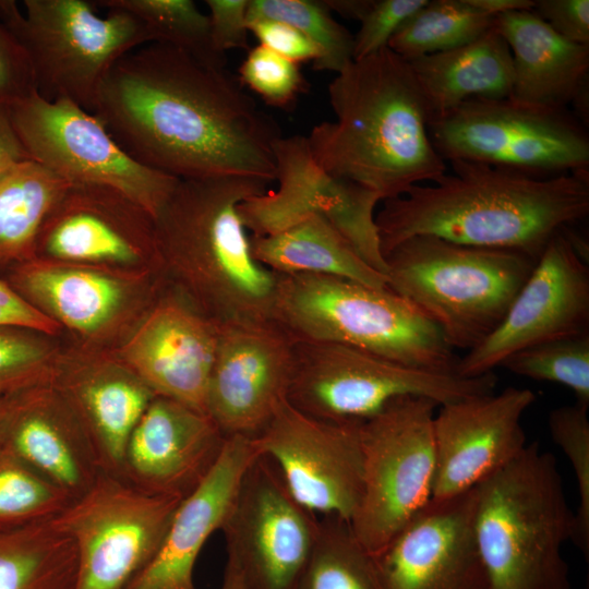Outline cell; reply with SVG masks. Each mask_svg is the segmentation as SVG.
Instances as JSON below:
<instances>
[{
	"label": "cell",
	"mask_w": 589,
	"mask_h": 589,
	"mask_svg": "<svg viewBox=\"0 0 589 589\" xmlns=\"http://www.w3.org/2000/svg\"><path fill=\"white\" fill-rule=\"evenodd\" d=\"M93 113L122 149L178 179L275 180L280 130L226 68L149 43L122 56Z\"/></svg>",
	"instance_id": "6da1fadb"
},
{
	"label": "cell",
	"mask_w": 589,
	"mask_h": 589,
	"mask_svg": "<svg viewBox=\"0 0 589 589\" xmlns=\"http://www.w3.org/2000/svg\"><path fill=\"white\" fill-rule=\"evenodd\" d=\"M449 164L452 175L383 201L375 221L384 257L408 238L432 236L538 261L554 237L589 214V171L536 177L473 161Z\"/></svg>",
	"instance_id": "7a4b0ae2"
},
{
	"label": "cell",
	"mask_w": 589,
	"mask_h": 589,
	"mask_svg": "<svg viewBox=\"0 0 589 589\" xmlns=\"http://www.w3.org/2000/svg\"><path fill=\"white\" fill-rule=\"evenodd\" d=\"M335 121L306 136L328 173L375 192L382 201L446 173L429 136L430 112L409 62L388 47L352 60L328 85Z\"/></svg>",
	"instance_id": "3957f363"
},
{
	"label": "cell",
	"mask_w": 589,
	"mask_h": 589,
	"mask_svg": "<svg viewBox=\"0 0 589 589\" xmlns=\"http://www.w3.org/2000/svg\"><path fill=\"white\" fill-rule=\"evenodd\" d=\"M267 184L242 177L179 179L155 217L168 285L217 323L274 321L277 274L253 256L238 211Z\"/></svg>",
	"instance_id": "277c9868"
},
{
	"label": "cell",
	"mask_w": 589,
	"mask_h": 589,
	"mask_svg": "<svg viewBox=\"0 0 589 589\" xmlns=\"http://www.w3.org/2000/svg\"><path fill=\"white\" fill-rule=\"evenodd\" d=\"M575 526L556 459L538 443L476 486L474 534L490 589H572L563 546Z\"/></svg>",
	"instance_id": "5b68a950"
},
{
	"label": "cell",
	"mask_w": 589,
	"mask_h": 589,
	"mask_svg": "<svg viewBox=\"0 0 589 589\" xmlns=\"http://www.w3.org/2000/svg\"><path fill=\"white\" fill-rule=\"evenodd\" d=\"M386 287L406 299L453 349L469 351L505 317L537 261L517 251L408 238L386 255Z\"/></svg>",
	"instance_id": "8992f818"
},
{
	"label": "cell",
	"mask_w": 589,
	"mask_h": 589,
	"mask_svg": "<svg viewBox=\"0 0 589 589\" xmlns=\"http://www.w3.org/2000/svg\"><path fill=\"white\" fill-rule=\"evenodd\" d=\"M273 320L296 339L342 344L418 369L455 372L458 361L438 328L387 287L277 275Z\"/></svg>",
	"instance_id": "52a82bcc"
},
{
	"label": "cell",
	"mask_w": 589,
	"mask_h": 589,
	"mask_svg": "<svg viewBox=\"0 0 589 589\" xmlns=\"http://www.w3.org/2000/svg\"><path fill=\"white\" fill-rule=\"evenodd\" d=\"M95 1L0 0V21L25 50L36 93L46 100L68 98L93 112L113 64L153 43L147 27L119 9L103 16Z\"/></svg>",
	"instance_id": "ba28073f"
},
{
	"label": "cell",
	"mask_w": 589,
	"mask_h": 589,
	"mask_svg": "<svg viewBox=\"0 0 589 589\" xmlns=\"http://www.w3.org/2000/svg\"><path fill=\"white\" fill-rule=\"evenodd\" d=\"M296 361L287 400L298 410L332 422H363L402 396L438 406L494 392V372L464 377L400 364L365 350L327 341L296 339Z\"/></svg>",
	"instance_id": "9c48e42d"
},
{
	"label": "cell",
	"mask_w": 589,
	"mask_h": 589,
	"mask_svg": "<svg viewBox=\"0 0 589 589\" xmlns=\"http://www.w3.org/2000/svg\"><path fill=\"white\" fill-rule=\"evenodd\" d=\"M428 130L448 163L473 161L536 177L589 171L588 133L567 110L472 98L431 119Z\"/></svg>",
	"instance_id": "30bf717a"
},
{
	"label": "cell",
	"mask_w": 589,
	"mask_h": 589,
	"mask_svg": "<svg viewBox=\"0 0 589 589\" xmlns=\"http://www.w3.org/2000/svg\"><path fill=\"white\" fill-rule=\"evenodd\" d=\"M437 407L426 397L402 396L360 423L362 495L349 525L370 554L431 500Z\"/></svg>",
	"instance_id": "8fae6325"
},
{
	"label": "cell",
	"mask_w": 589,
	"mask_h": 589,
	"mask_svg": "<svg viewBox=\"0 0 589 589\" xmlns=\"http://www.w3.org/2000/svg\"><path fill=\"white\" fill-rule=\"evenodd\" d=\"M1 278L55 322L64 341L97 350L117 349L167 286L163 273H130L37 257Z\"/></svg>",
	"instance_id": "7c38bea8"
},
{
	"label": "cell",
	"mask_w": 589,
	"mask_h": 589,
	"mask_svg": "<svg viewBox=\"0 0 589 589\" xmlns=\"http://www.w3.org/2000/svg\"><path fill=\"white\" fill-rule=\"evenodd\" d=\"M182 500L101 472L51 518L76 546L74 589H124L156 556Z\"/></svg>",
	"instance_id": "4fadbf2b"
},
{
	"label": "cell",
	"mask_w": 589,
	"mask_h": 589,
	"mask_svg": "<svg viewBox=\"0 0 589 589\" xmlns=\"http://www.w3.org/2000/svg\"><path fill=\"white\" fill-rule=\"evenodd\" d=\"M9 110L33 160L71 183L115 189L154 219L179 181L134 160L96 115L68 98L46 100L35 92Z\"/></svg>",
	"instance_id": "5bb4252c"
},
{
	"label": "cell",
	"mask_w": 589,
	"mask_h": 589,
	"mask_svg": "<svg viewBox=\"0 0 589 589\" xmlns=\"http://www.w3.org/2000/svg\"><path fill=\"white\" fill-rule=\"evenodd\" d=\"M318 530L317 515L291 495L262 454L248 467L220 529L227 562L244 589H297Z\"/></svg>",
	"instance_id": "9a60e30c"
},
{
	"label": "cell",
	"mask_w": 589,
	"mask_h": 589,
	"mask_svg": "<svg viewBox=\"0 0 589 589\" xmlns=\"http://www.w3.org/2000/svg\"><path fill=\"white\" fill-rule=\"evenodd\" d=\"M276 190L251 196L239 207L248 231L279 232L316 215L330 223L372 268L386 275L375 221L381 197L322 169L312 157L306 136L279 137L274 145Z\"/></svg>",
	"instance_id": "2e32d148"
},
{
	"label": "cell",
	"mask_w": 589,
	"mask_h": 589,
	"mask_svg": "<svg viewBox=\"0 0 589 589\" xmlns=\"http://www.w3.org/2000/svg\"><path fill=\"white\" fill-rule=\"evenodd\" d=\"M360 423L316 419L285 399L253 437L302 506L350 521L362 495Z\"/></svg>",
	"instance_id": "e0dca14e"
},
{
	"label": "cell",
	"mask_w": 589,
	"mask_h": 589,
	"mask_svg": "<svg viewBox=\"0 0 589 589\" xmlns=\"http://www.w3.org/2000/svg\"><path fill=\"white\" fill-rule=\"evenodd\" d=\"M35 257L130 273H163L155 219L125 194L71 183L47 216Z\"/></svg>",
	"instance_id": "ac0fdd59"
},
{
	"label": "cell",
	"mask_w": 589,
	"mask_h": 589,
	"mask_svg": "<svg viewBox=\"0 0 589 589\" xmlns=\"http://www.w3.org/2000/svg\"><path fill=\"white\" fill-rule=\"evenodd\" d=\"M589 268L563 232L554 237L496 329L458 358L455 373L493 372L515 352L589 332Z\"/></svg>",
	"instance_id": "d6986e66"
},
{
	"label": "cell",
	"mask_w": 589,
	"mask_h": 589,
	"mask_svg": "<svg viewBox=\"0 0 589 589\" xmlns=\"http://www.w3.org/2000/svg\"><path fill=\"white\" fill-rule=\"evenodd\" d=\"M294 347L275 321L219 325L206 411L226 437L255 436L287 399Z\"/></svg>",
	"instance_id": "ffe728a7"
},
{
	"label": "cell",
	"mask_w": 589,
	"mask_h": 589,
	"mask_svg": "<svg viewBox=\"0 0 589 589\" xmlns=\"http://www.w3.org/2000/svg\"><path fill=\"white\" fill-rule=\"evenodd\" d=\"M476 486L430 502L375 554L383 589H490L476 534Z\"/></svg>",
	"instance_id": "44dd1931"
},
{
	"label": "cell",
	"mask_w": 589,
	"mask_h": 589,
	"mask_svg": "<svg viewBox=\"0 0 589 589\" xmlns=\"http://www.w3.org/2000/svg\"><path fill=\"white\" fill-rule=\"evenodd\" d=\"M534 400L528 388L507 387L438 406L431 500L464 493L513 461L527 446L520 420Z\"/></svg>",
	"instance_id": "7402d4cb"
},
{
	"label": "cell",
	"mask_w": 589,
	"mask_h": 589,
	"mask_svg": "<svg viewBox=\"0 0 589 589\" xmlns=\"http://www.w3.org/2000/svg\"><path fill=\"white\" fill-rule=\"evenodd\" d=\"M219 325L167 286L115 353L156 395L206 411Z\"/></svg>",
	"instance_id": "603a6c76"
},
{
	"label": "cell",
	"mask_w": 589,
	"mask_h": 589,
	"mask_svg": "<svg viewBox=\"0 0 589 589\" xmlns=\"http://www.w3.org/2000/svg\"><path fill=\"white\" fill-rule=\"evenodd\" d=\"M225 441L208 414L156 395L131 433L119 477L147 493L184 498L216 464Z\"/></svg>",
	"instance_id": "cb8c5ba5"
},
{
	"label": "cell",
	"mask_w": 589,
	"mask_h": 589,
	"mask_svg": "<svg viewBox=\"0 0 589 589\" xmlns=\"http://www.w3.org/2000/svg\"><path fill=\"white\" fill-rule=\"evenodd\" d=\"M52 385L86 430L103 470L120 476L131 433L156 394L113 350L67 341Z\"/></svg>",
	"instance_id": "d4e9b609"
},
{
	"label": "cell",
	"mask_w": 589,
	"mask_h": 589,
	"mask_svg": "<svg viewBox=\"0 0 589 589\" xmlns=\"http://www.w3.org/2000/svg\"><path fill=\"white\" fill-rule=\"evenodd\" d=\"M260 454L253 436H227L216 464L179 504L156 556L124 589H196V560L221 529L248 467Z\"/></svg>",
	"instance_id": "484cf974"
},
{
	"label": "cell",
	"mask_w": 589,
	"mask_h": 589,
	"mask_svg": "<svg viewBox=\"0 0 589 589\" xmlns=\"http://www.w3.org/2000/svg\"><path fill=\"white\" fill-rule=\"evenodd\" d=\"M1 447L72 500L105 472L86 430L52 384L15 396Z\"/></svg>",
	"instance_id": "4316f807"
},
{
	"label": "cell",
	"mask_w": 589,
	"mask_h": 589,
	"mask_svg": "<svg viewBox=\"0 0 589 589\" xmlns=\"http://www.w3.org/2000/svg\"><path fill=\"white\" fill-rule=\"evenodd\" d=\"M494 27L512 52L509 99L554 110L573 105L588 120L589 46L562 37L532 11L500 14Z\"/></svg>",
	"instance_id": "83f0119b"
},
{
	"label": "cell",
	"mask_w": 589,
	"mask_h": 589,
	"mask_svg": "<svg viewBox=\"0 0 589 589\" xmlns=\"http://www.w3.org/2000/svg\"><path fill=\"white\" fill-rule=\"evenodd\" d=\"M408 62L430 120L468 99H503L510 95L512 52L495 27L466 45Z\"/></svg>",
	"instance_id": "f1b7e54d"
},
{
	"label": "cell",
	"mask_w": 589,
	"mask_h": 589,
	"mask_svg": "<svg viewBox=\"0 0 589 589\" xmlns=\"http://www.w3.org/2000/svg\"><path fill=\"white\" fill-rule=\"evenodd\" d=\"M255 260L277 275L341 277L386 288V275L368 265L325 218L312 215L272 235L250 236Z\"/></svg>",
	"instance_id": "f546056e"
},
{
	"label": "cell",
	"mask_w": 589,
	"mask_h": 589,
	"mask_svg": "<svg viewBox=\"0 0 589 589\" xmlns=\"http://www.w3.org/2000/svg\"><path fill=\"white\" fill-rule=\"evenodd\" d=\"M70 184L33 159L0 176V277L35 259L40 229Z\"/></svg>",
	"instance_id": "4dcf8cb0"
},
{
	"label": "cell",
	"mask_w": 589,
	"mask_h": 589,
	"mask_svg": "<svg viewBox=\"0 0 589 589\" xmlns=\"http://www.w3.org/2000/svg\"><path fill=\"white\" fill-rule=\"evenodd\" d=\"M77 551L51 518L0 528V589H74Z\"/></svg>",
	"instance_id": "1f68e13d"
},
{
	"label": "cell",
	"mask_w": 589,
	"mask_h": 589,
	"mask_svg": "<svg viewBox=\"0 0 589 589\" xmlns=\"http://www.w3.org/2000/svg\"><path fill=\"white\" fill-rule=\"evenodd\" d=\"M494 23L495 16L470 0L428 1L398 28L387 47L410 61L466 45L494 27Z\"/></svg>",
	"instance_id": "d6a6232c"
},
{
	"label": "cell",
	"mask_w": 589,
	"mask_h": 589,
	"mask_svg": "<svg viewBox=\"0 0 589 589\" xmlns=\"http://www.w3.org/2000/svg\"><path fill=\"white\" fill-rule=\"evenodd\" d=\"M297 589H383L372 555L349 521L322 516L317 540Z\"/></svg>",
	"instance_id": "836d02e7"
},
{
	"label": "cell",
	"mask_w": 589,
	"mask_h": 589,
	"mask_svg": "<svg viewBox=\"0 0 589 589\" xmlns=\"http://www.w3.org/2000/svg\"><path fill=\"white\" fill-rule=\"evenodd\" d=\"M95 3L135 16L147 27L153 43L173 46L209 65L226 68V57L213 47L208 15L192 0H100Z\"/></svg>",
	"instance_id": "e575fe53"
},
{
	"label": "cell",
	"mask_w": 589,
	"mask_h": 589,
	"mask_svg": "<svg viewBox=\"0 0 589 589\" xmlns=\"http://www.w3.org/2000/svg\"><path fill=\"white\" fill-rule=\"evenodd\" d=\"M329 12L322 1L249 0L248 23L268 19L291 25L320 48L313 69L339 73L353 60V36Z\"/></svg>",
	"instance_id": "d590c367"
},
{
	"label": "cell",
	"mask_w": 589,
	"mask_h": 589,
	"mask_svg": "<svg viewBox=\"0 0 589 589\" xmlns=\"http://www.w3.org/2000/svg\"><path fill=\"white\" fill-rule=\"evenodd\" d=\"M63 347L61 337L0 325V397L52 384Z\"/></svg>",
	"instance_id": "8d00e7d4"
},
{
	"label": "cell",
	"mask_w": 589,
	"mask_h": 589,
	"mask_svg": "<svg viewBox=\"0 0 589 589\" xmlns=\"http://www.w3.org/2000/svg\"><path fill=\"white\" fill-rule=\"evenodd\" d=\"M514 374L568 387L589 407V332L521 349L501 365Z\"/></svg>",
	"instance_id": "74e56055"
},
{
	"label": "cell",
	"mask_w": 589,
	"mask_h": 589,
	"mask_svg": "<svg viewBox=\"0 0 589 589\" xmlns=\"http://www.w3.org/2000/svg\"><path fill=\"white\" fill-rule=\"evenodd\" d=\"M71 501L65 492L0 447V528L52 518Z\"/></svg>",
	"instance_id": "f35d334b"
},
{
	"label": "cell",
	"mask_w": 589,
	"mask_h": 589,
	"mask_svg": "<svg viewBox=\"0 0 589 589\" xmlns=\"http://www.w3.org/2000/svg\"><path fill=\"white\" fill-rule=\"evenodd\" d=\"M588 406L575 404L553 409L549 430L568 458L577 482L579 505L575 512L574 543L589 556V418Z\"/></svg>",
	"instance_id": "ab89813d"
},
{
	"label": "cell",
	"mask_w": 589,
	"mask_h": 589,
	"mask_svg": "<svg viewBox=\"0 0 589 589\" xmlns=\"http://www.w3.org/2000/svg\"><path fill=\"white\" fill-rule=\"evenodd\" d=\"M239 82L269 106L289 110L306 91L299 63L259 45L249 50L239 67Z\"/></svg>",
	"instance_id": "60d3db41"
},
{
	"label": "cell",
	"mask_w": 589,
	"mask_h": 589,
	"mask_svg": "<svg viewBox=\"0 0 589 589\" xmlns=\"http://www.w3.org/2000/svg\"><path fill=\"white\" fill-rule=\"evenodd\" d=\"M428 1L374 0L353 37V60L363 59L386 48L398 28Z\"/></svg>",
	"instance_id": "b9f144b4"
},
{
	"label": "cell",
	"mask_w": 589,
	"mask_h": 589,
	"mask_svg": "<svg viewBox=\"0 0 589 589\" xmlns=\"http://www.w3.org/2000/svg\"><path fill=\"white\" fill-rule=\"evenodd\" d=\"M28 57L8 27L0 21V104H11L35 93Z\"/></svg>",
	"instance_id": "7bdbcfd3"
},
{
	"label": "cell",
	"mask_w": 589,
	"mask_h": 589,
	"mask_svg": "<svg viewBox=\"0 0 589 589\" xmlns=\"http://www.w3.org/2000/svg\"><path fill=\"white\" fill-rule=\"evenodd\" d=\"M209 13L212 44L217 53L226 57L231 49L249 48V0H206Z\"/></svg>",
	"instance_id": "ee69618b"
},
{
	"label": "cell",
	"mask_w": 589,
	"mask_h": 589,
	"mask_svg": "<svg viewBox=\"0 0 589 589\" xmlns=\"http://www.w3.org/2000/svg\"><path fill=\"white\" fill-rule=\"evenodd\" d=\"M260 45L296 63L320 60V48L297 28L287 23L257 19L248 23Z\"/></svg>",
	"instance_id": "f6af8a7d"
},
{
	"label": "cell",
	"mask_w": 589,
	"mask_h": 589,
	"mask_svg": "<svg viewBox=\"0 0 589 589\" xmlns=\"http://www.w3.org/2000/svg\"><path fill=\"white\" fill-rule=\"evenodd\" d=\"M532 12L562 37L589 46L588 0H538Z\"/></svg>",
	"instance_id": "bcb514c9"
},
{
	"label": "cell",
	"mask_w": 589,
	"mask_h": 589,
	"mask_svg": "<svg viewBox=\"0 0 589 589\" xmlns=\"http://www.w3.org/2000/svg\"><path fill=\"white\" fill-rule=\"evenodd\" d=\"M0 325H19L61 337V328L44 316L22 298L0 277Z\"/></svg>",
	"instance_id": "7dc6e473"
},
{
	"label": "cell",
	"mask_w": 589,
	"mask_h": 589,
	"mask_svg": "<svg viewBox=\"0 0 589 589\" xmlns=\"http://www.w3.org/2000/svg\"><path fill=\"white\" fill-rule=\"evenodd\" d=\"M29 159L32 158L13 127L9 106L0 104V176Z\"/></svg>",
	"instance_id": "c3c4849f"
},
{
	"label": "cell",
	"mask_w": 589,
	"mask_h": 589,
	"mask_svg": "<svg viewBox=\"0 0 589 589\" xmlns=\"http://www.w3.org/2000/svg\"><path fill=\"white\" fill-rule=\"evenodd\" d=\"M470 2L485 13L497 16L512 11H532V0H470Z\"/></svg>",
	"instance_id": "681fc988"
},
{
	"label": "cell",
	"mask_w": 589,
	"mask_h": 589,
	"mask_svg": "<svg viewBox=\"0 0 589 589\" xmlns=\"http://www.w3.org/2000/svg\"><path fill=\"white\" fill-rule=\"evenodd\" d=\"M322 2L329 11L361 22L372 8L374 0H326Z\"/></svg>",
	"instance_id": "f907efd6"
},
{
	"label": "cell",
	"mask_w": 589,
	"mask_h": 589,
	"mask_svg": "<svg viewBox=\"0 0 589 589\" xmlns=\"http://www.w3.org/2000/svg\"><path fill=\"white\" fill-rule=\"evenodd\" d=\"M16 395L0 397V447L2 445L4 432L13 409Z\"/></svg>",
	"instance_id": "816d5d0a"
},
{
	"label": "cell",
	"mask_w": 589,
	"mask_h": 589,
	"mask_svg": "<svg viewBox=\"0 0 589 589\" xmlns=\"http://www.w3.org/2000/svg\"><path fill=\"white\" fill-rule=\"evenodd\" d=\"M220 589H244L237 569L229 562H226Z\"/></svg>",
	"instance_id": "f5cc1de1"
}]
</instances>
